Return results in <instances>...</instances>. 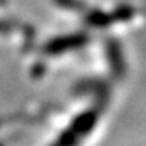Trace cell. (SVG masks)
Wrapping results in <instances>:
<instances>
[{
  "label": "cell",
  "instance_id": "obj_2",
  "mask_svg": "<svg viewBox=\"0 0 146 146\" xmlns=\"http://www.w3.org/2000/svg\"><path fill=\"white\" fill-rule=\"evenodd\" d=\"M86 42V36H70V37H59L56 40H51L47 47L48 53H62L68 48H78L79 45Z\"/></svg>",
  "mask_w": 146,
  "mask_h": 146
},
{
  "label": "cell",
  "instance_id": "obj_1",
  "mask_svg": "<svg viewBox=\"0 0 146 146\" xmlns=\"http://www.w3.org/2000/svg\"><path fill=\"white\" fill-rule=\"evenodd\" d=\"M93 123H95V113L93 112H87L78 117V120L72 124L70 129H67L62 134V137L59 138V141L54 146H73L81 138V135H84L86 132L92 129Z\"/></svg>",
  "mask_w": 146,
  "mask_h": 146
}]
</instances>
